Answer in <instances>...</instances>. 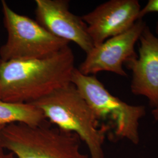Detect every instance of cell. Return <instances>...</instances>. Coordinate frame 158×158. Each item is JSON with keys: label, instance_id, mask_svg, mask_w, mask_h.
<instances>
[{"label": "cell", "instance_id": "1", "mask_svg": "<svg viewBox=\"0 0 158 158\" xmlns=\"http://www.w3.org/2000/svg\"><path fill=\"white\" fill-rule=\"evenodd\" d=\"M74 55L68 46L42 59L4 61L0 59V99L31 103L71 83Z\"/></svg>", "mask_w": 158, "mask_h": 158}, {"label": "cell", "instance_id": "2", "mask_svg": "<svg viewBox=\"0 0 158 158\" xmlns=\"http://www.w3.org/2000/svg\"><path fill=\"white\" fill-rule=\"evenodd\" d=\"M46 119L63 130L76 134L86 145L90 158H105L104 143L109 130L100 121L72 83L31 102Z\"/></svg>", "mask_w": 158, "mask_h": 158}, {"label": "cell", "instance_id": "3", "mask_svg": "<svg viewBox=\"0 0 158 158\" xmlns=\"http://www.w3.org/2000/svg\"><path fill=\"white\" fill-rule=\"evenodd\" d=\"M76 134L42 124L6 125L2 131L0 146L17 158H90L81 152Z\"/></svg>", "mask_w": 158, "mask_h": 158}, {"label": "cell", "instance_id": "4", "mask_svg": "<svg viewBox=\"0 0 158 158\" xmlns=\"http://www.w3.org/2000/svg\"><path fill=\"white\" fill-rule=\"evenodd\" d=\"M71 83L89 104L97 118L108 120L114 134L134 144L139 142V120L146 114L143 106H132L112 95L95 75H85L75 68Z\"/></svg>", "mask_w": 158, "mask_h": 158}, {"label": "cell", "instance_id": "5", "mask_svg": "<svg viewBox=\"0 0 158 158\" xmlns=\"http://www.w3.org/2000/svg\"><path fill=\"white\" fill-rule=\"evenodd\" d=\"M7 40L0 48L4 61L28 60L44 58L69 46V42L49 32L36 21L12 10L1 1Z\"/></svg>", "mask_w": 158, "mask_h": 158}, {"label": "cell", "instance_id": "6", "mask_svg": "<svg viewBox=\"0 0 158 158\" xmlns=\"http://www.w3.org/2000/svg\"><path fill=\"white\" fill-rule=\"evenodd\" d=\"M146 25L142 19H138L124 33L110 38L101 45L94 46L86 54L78 70L85 75H94L106 71L127 77L123 64L138 57L135 46Z\"/></svg>", "mask_w": 158, "mask_h": 158}, {"label": "cell", "instance_id": "7", "mask_svg": "<svg viewBox=\"0 0 158 158\" xmlns=\"http://www.w3.org/2000/svg\"><path fill=\"white\" fill-rule=\"evenodd\" d=\"M141 10L138 0H110L82 16L94 47L128 31L139 19Z\"/></svg>", "mask_w": 158, "mask_h": 158}, {"label": "cell", "instance_id": "8", "mask_svg": "<svg viewBox=\"0 0 158 158\" xmlns=\"http://www.w3.org/2000/svg\"><path fill=\"white\" fill-rule=\"evenodd\" d=\"M36 21L57 38L74 42L87 54L94 48L87 26L69 9L67 0H36Z\"/></svg>", "mask_w": 158, "mask_h": 158}, {"label": "cell", "instance_id": "9", "mask_svg": "<svg viewBox=\"0 0 158 158\" xmlns=\"http://www.w3.org/2000/svg\"><path fill=\"white\" fill-rule=\"evenodd\" d=\"M139 40V55L125 63L132 73L131 91L145 97L155 108L158 106V39L147 25Z\"/></svg>", "mask_w": 158, "mask_h": 158}, {"label": "cell", "instance_id": "10", "mask_svg": "<svg viewBox=\"0 0 158 158\" xmlns=\"http://www.w3.org/2000/svg\"><path fill=\"white\" fill-rule=\"evenodd\" d=\"M46 119L42 111L32 104L5 102L0 99L1 124L21 123L36 126L44 124Z\"/></svg>", "mask_w": 158, "mask_h": 158}, {"label": "cell", "instance_id": "11", "mask_svg": "<svg viewBox=\"0 0 158 158\" xmlns=\"http://www.w3.org/2000/svg\"><path fill=\"white\" fill-rule=\"evenodd\" d=\"M151 12H158V0H149L143 8H141L139 19H141L145 15ZM158 39V20L155 27V35Z\"/></svg>", "mask_w": 158, "mask_h": 158}, {"label": "cell", "instance_id": "12", "mask_svg": "<svg viewBox=\"0 0 158 158\" xmlns=\"http://www.w3.org/2000/svg\"><path fill=\"white\" fill-rule=\"evenodd\" d=\"M0 158H17L15 155L10 152H7L0 146Z\"/></svg>", "mask_w": 158, "mask_h": 158}, {"label": "cell", "instance_id": "13", "mask_svg": "<svg viewBox=\"0 0 158 158\" xmlns=\"http://www.w3.org/2000/svg\"><path fill=\"white\" fill-rule=\"evenodd\" d=\"M152 114L153 117L154 119L156 121H158V106L157 107L153 108V110L152 111Z\"/></svg>", "mask_w": 158, "mask_h": 158}, {"label": "cell", "instance_id": "14", "mask_svg": "<svg viewBox=\"0 0 158 158\" xmlns=\"http://www.w3.org/2000/svg\"><path fill=\"white\" fill-rule=\"evenodd\" d=\"M6 125H4L1 124H0V138H1V132H2V131L3 130V128H4Z\"/></svg>", "mask_w": 158, "mask_h": 158}]
</instances>
